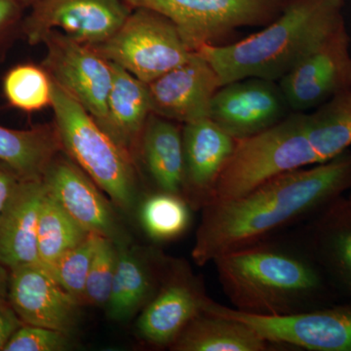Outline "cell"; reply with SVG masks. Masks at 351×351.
<instances>
[{"instance_id":"1","label":"cell","mask_w":351,"mask_h":351,"mask_svg":"<svg viewBox=\"0 0 351 351\" xmlns=\"http://www.w3.org/2000/svg\"><path fill=\"white\" fill-rule=\"evenodd\" d=\"M351 191V151L324 162L284 173L249 193L208 204L193 245L198 265L270 239L278 230L319 212Z\"/></svg>"},{"instance_id":"2","label":"cell","mask_w":351,"mask_h":351,"mask_svg":"<svg viewBox=\"0 0 351 351\" xmlns=\"http://www.w3.org/2000/svg\"><path fill=\"white\" fill-rule=\"evenodd\" d=\"M218 280L233 308L279 316L313 309L326 291L324 272L306 247L270 239L219 256Z\"/></svg>"},{"instance_id":"3","label":"cell","mask_w":351,"mask_h":351,"mask_svg":"<svg viewBox=\"0 0 351 351\" xmlns=\"http://www.w3.org/2000/svg\"><path fill=\"white\" fill-rule=\"evenodd\" d=\"M346 0H287L262 31L239 41L203 46L221 85L260 77L278 82L337 27L346 22Z\"/></svg>"},{"instance_id":"4","label":"cell","mask_w":351,"mask_h":351,"mask_svg":"<svg viewBox=\"0 0 351 351\" xmlns=\"http://www.w3.org/2000/svg\"><path fill=\"white\" fill-rule=\"evenodd\" d=\"M51 106L62 149L110 196L115 206L129 211L137 197V178L130 152L54 82Z\"/></svg>"},{"instance_id":"5","label":"cell","mask_w":351,"mask_h":351,"mask_svg":"<svg viewBox=\"0 0 351 351\" xmlns=\"http://www.w3.org/2000/svg\"><path fill=\"white\" fill-rule=\"evenodd\" d=\"M317 163L308 138L307 112H292L267 130L237 140L211 203L239 197L277 176Z\"/></svg>"},{"instance_id":"6","label":"cell","mask_w":351,"mask_h":351,"mask_svg":"<svg viewBox=\"0 0 351 351\" xmlns=\"http://www.w3.org/2000/svg\"><path fill=\"white\" fill-rule=\"evenodd\" d=\"M151 9L176 25L191 51L230 43L237 29L265 27L282 12L287 0H123Z\"/></svg>"},{"instance_id":"7","label":"cell","mask_w":351,"mask_h":351,"mask_svg":"<svg viewBox=\"0 0 351 351\" xmlns=\"http://www.w3.org/2000/svg\"><path fill=\"white\" fill-rule=\"evenodd\" d=\"M93 48L147 84L186 62L193 52L168 18L142 7L132 9L119 31Z\"/></svg>"},{"instance_id":"8","label":"cell","mask_w":351,"mask_h":351,"mask_svg":"<svg viewBox=\"0 0 351 351\" xmlns=\"http://www.w3.org/2000/svg\"><path fill=\"white\" fill-rule=\"evenodd\" d=\"M205 309L241 321L277 345L311 351H351V304L267 316L241 313L211 300Z\"/></svg>"},{"instance_id":"9","label":"cell","mask_w":351,"mask_h":351,"mask_svg":"<svg viewBox=\"0 0 351 351\" xmlns=\"http://www.w3.org/2000/svg\"><path fill=\"white\" fill-rule=\"evenodd\" d=\"M293 112L315 110L351 88L350 38L346 22L278 82Z\"/></svg>"},{"instance_id":"10","label":"cell","mask_w":351,"mask_h":351,"mask_svg":"<svg viewBox=\"0 0 351 351\" xmlns=\"http://www.w3.org/2000/svg\"><path fill=\"white\" fill-rule=\"evenodd\" d=\"M43 61L53 82L87 110L104 129L112 82L110 62L91 46L77 43L63 32H48Z\"/></svg>"},{"instance_id":"11","label":"cell","mask_w":351,"mask_h":351,"mask_svg":"<svg viewBox=\"0 0 351 351\" xmlns=\"http://www.w3.org/2000/svg\"><path fill=\"white\" fill-rule=\"evenodd\" d=\"M32 6L23 25L31 44L41 43L48 32L59 31L95 47L119 31L132 12L123 0H38Z\"/></svg>"},{"instance_id":"12","label":"cell","mask_w":351,"mask_h":351,"mask_svg":"<svg viewBox=\"0 0 351 351\" xmlns=\"http://www.w3.org/2000/svg\"><path fill=\"white\" fill-rule=\"evenodd\" d=\"M210 300L188 265H168L156 295L138 317V336L149 345L171 348Z\"/></svg>"},{"instance_id":"13","label":"cell","mask_w":351,"mask_h":351,"mask_svg":"<svg viewBox=\"0 0 351 351\" xmlns=\"http://www.w3.org/2000/svg\"><path fill=\"white\" fill-rule=\"evenodd\" d=\"M278 82L260 77L235 80L219 87L209 119L237 140L276 125L290 114Z\"/></svg>"},{"instance_id":"14","label":"cell","mask_w":351,"mask_h":351,"mask_svg":"<svg viewBox=\"0 0 351 351\" xmlns=\"http://www.w3.org/2000/svg\"><path fill=\"white\" fill-rule=\"evenodd\" d=\"M8 302L24 324L69 336L77 326L82 306L40 263L11 270Z\"/></svg>"},{"instance_id":"15","label":"cell","mask_w":351,"mask_h":351,"mask_svg":"<svg viewBox=\"0 0 351 351\" xmlns=\"http://www.w3.org/2000/svg\"><path fill=\"white\" fill-rule=\"evenodd\" d=\"M221 86L212 64L195 51L186 62L147 84L152 113L184 124L209 119Z\"/></svg>"},{"instance_id":"16","label":"cell","mask_w":351,"mask_h":351,"mask_svg":"<svg viewBox=\"0 0 351 351\" xmlns=\"http://www.w3.org/2000/svg\"><path fill=\"white\" fill-rule=\"evenodd\" d=\"M184 177L182 197L191 209L212 202L217 184L237 140L210 119L184 124Z\"/></svg>"},{"instance_id":"17","label":"cell","mask_w":351,"mask_h":351,"mask_svg":"<svg viewBox=\"0 0 351 351\" xmlns=\"http://www.w3.org/2000/svg\"><path fill=\"white\" fill-rule=\"evenodd\" d=\"M43 180L48 195L87 232L119 243V226L110 202L75 161L58 154L48 165Z\"/></svg>"},{"instance_id":"18","label":"cell","mask_w":351,"mask_h":351,"mask_svg":"<svg viewBox=\"0 0 351 351\" xmlns=\"http://www.w3.org/2000/svg\"><path fill=\"white\" fill-rule=\"evenodd\" d=\"M45 195L43 179H24L0 215V263L7 269L40 263L38 228Z\"/></svg>"},{"instance_id":"19","label":"cell","mask_w":351,"mask_h":351,"mask_svg":"<svg viewBox=\"0 0 351 351\" xmlns=\"http://www.w3.org/2000/svg\"><path fill=\"white\" fill-rule=\"evenodd\" d=\"M304 246L324 274L351 295V203L339 196L307 226Z\"/></svg>"},{"instance_id":"20","label":"cell","mask_w":351,"mask_h":351,"mask_svg":"<svg viewBox=\"0 0 351 351\" xmlns=\"http://www.w3.org/2000/svg\"><path fill=\"white\" fill-rule=\"evenodd\" d=\"M117 270L106 307L108 317L124 321L147 306L156 295L168 265L161 258L145 261L117 243Z\"/></svg>"},{"instance_id":"21","label":"cell","mask_w":351,"mask_h":351,"mask_svg":"<svg viewBox=\"0 0 351 351\" xmlns=\"http://www.w3.org/2000/svg\"><path fill=\"white\" fill-rule=\"evenodd\" d=\"M282 346L261 337L241 321L204 309L184 328L170 350L175 351H269Z\"/></svg>"},{"instance_id":"22","label":"cell","mask_w":351,"mask_h":351,"mask_svg":"<svg viewBox=\"0 0 351 351\" xmlns=\"http://www.w3.org/2000/svg\"><path fill=\"white\" fill-rule=\"evenodd\" d=\"M110 64L112 82L104 130L131 154L152 114L149 87L119 64Z\"/></svg>"},{"instance_id":"23","label":"cell","mask_w":351,"mask_h":351,"mask_svg":"<svg viewBox=\"0 0 351 351\" xmlns=\"http://www.w3.org/2000/svg\"><path fill=\"white\" fill-rule=\"evenodd\" d=\"M145 167L159 191L182 196V131L172 120L152 113L142 135Z\"/></svg>"},{"instance_id":"24","label":"cell","mask_w":351,"mask_h":351,"mask_svg":"<svg viewBox=\"0 0 351 351\" xmlns=\"http://www.w3.org/2000/svg\"><path fill=\"white\" fill-rule=\"evenodd\" d=\"M62 149L56 127L14 130L0 126V162L23 179H43L48 165Z\"/></svg>"},{"instance_id":"25","label":"cell","mask_w":351,"mask_h":351,"mask_svg":"<svg viewBox=\"0 0 351 351\" xmlns=\"http://www.w3.org/2000/svg\"><path fill=\"white\" fill-rule=\"evenodd\" d=\"M307 130L319 162L351 147V88L307 112Z\"/></svg>"},{"instance_id":"26","label":"cell","mask_w":351,"mask_h":351,"mask_svg":"<svg viewBox=\"0 0 351 351\" xmlns=\"http://www.w3.org/2000/svg\"><path fill=\"white\" fill-rule=\"evenodd\" d=\"M90 233L46 191L38 228V249L41 265H47L54 262L66 251L84 241Z\"/></svg>"},{"instance_id":"27","label":"cell","mask_w":351,"mask_h":351,"mask_svg":"<svg viewBox=\"0 0 351 351\" xmlns=\"http://www.w3.org/2000/svg\"><path fill=\"white\" fill-rule=\"evenodd\" d=\"M140 221L149 239L156 242L173 241L189 230L191 207L182 195L158 191L143 202Z\"/></svg>"},{"instance_id":"28","label":"cell","mask_w":351,"mask_h":351,"mask_svg":"<svg viewBox=\"0 0 351 351\" xmlns=\"http://www.w3.org/2000/svg\"><path fill=\"white\" fill-rule=\"evenodd\" d=\"M3 91L8 103L24 112H38L52 105L53 80L43 66H14L4 77Z\"/></svg>"},{"instance_id":"29","label":"cell","mask_w":351,"mask_h":351,"mask_svg":"<svg viewBox=\"0 0 351 351\" xmlns=\"http://www.w3.org/2000/svg\"><path fill=\"white\" fill-rule=\"evenodd\" d=\"M100 234L91 232L80 245L66 251L54 262L44 265L58 283L82 306L85 304L88 272Z\"/></svg>"},{"instance_id":"30","label":"cell","mask_w":351,"mask_h":351,"mask_svg":"<svg viewBox=\"0 0 351 351\" xmlns=\"http://www.w3.org/2000/svg\"><path fill=\"white\" fill-rule=\"evenodd\" d=\"M117 242L100 235L88 272L85 304L106 306L117 270Z\"/></svg>"},{"instance_id":"31","label":"cell","mask_w":351,"mask_h":351,"mask_svg":"<svg viewBox=\"0 0 351 351\" xmlns=\"http://www.w3.org/2000/svg\"><path fill=\"white\" fill-rule=\"evenodd\" d=\"M69 335L34 325L24 324L14 334L4 351H64L71 348Z\"/></svg>"},{"instance_id":"32","label":"cell","mask_w":351,"mask_h":351,"mask_svg":"<svg viewBox=\"0 0 351 351\" xmlns=\"http://www.w3.org/2000/svg\"><path fill=\"white\" fill-rule=\"evenodd\" d=\"M23 180L15 171L0 162V215L5 209Z\"/></svg>"},{"instance_id":"33","label":"cell","mask_w":351,"mask_h":351,"mask_svg":"<svg viewBox=\"0 0 351 351\" xmlns=\"http://www.w3.org/2000/svg\"><path fill=\"white\" fill-rule=\"evenodd\" d=\"M23 325L24 323L10 304L0 308V351H4L7 343Z\"/></svg>"},{"instance_id":"34","label":"cell","mask_w":351,"mask_h":351,"mask_svg":"<svg viewBox=\"0 0 351 351\" xmlns=\"http://www.w3.org/2000/svg\"><path fill=\"white\" fill-rule=\"evenodd\" d=\"M21 5L20 0H0V36L19 19Z\"/></svg>"},{"instance_id":"35","label":"cell","mask_w":351,"mask_h":351,"mask_svg":"<svg viewBox=\"0 0 351 351\" xmlns=\"http://www.w3.org/2000/svg\"><path fill=\"white\" fill-rule=\"evenodd\" d=\"M6 269L5 265L0 263V308L9 304L8 293L10 276H9Z\"/></svg>"},{"instance_id":"36","label":"cell","mask_w":351,"mask_h":351,"mask_svg":"<svg viewBox=\"0 0 351 351\" xmlns=\"http://www.w3.org/2000/svg\"><path fill=\"white\" fill-rule=\"evenodd\" d=\"M36 1H38V0H20L21 3L31 4V5H32V4H34V2H36Z\"/></svg>"},{"instance_id":"37","label":"cell","mask_w":351,"mask_h":351,"mask_svg":"<svg viewBox=\"0 0 351 351\" xmlns=\"http://www.w3.org/2000/svg\"><path fill=\"white\" fill-rule=\"evenodd\" d=\"M348 201H350V202L351 203V193H350V195L348 196Z\"/></svg>"}]
</instances>
